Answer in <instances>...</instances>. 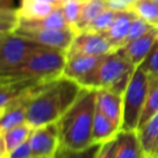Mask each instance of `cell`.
Instances as JSON below:
<instances>
[{"label":"cell","mask_w":158,"mask_h":158,"mask_svg":"<svg viewBox=\"0 0 158 158\" xmlns=\"http://www.w3.org/2000/svg\"><path fill=\"white\" fill-rule=\"evenodd\" d=\"M82 89L78 82L64 76L44 84L27 105L26 121L34 129L56 123L76 102Z\"/></svg>","instance_id":"6da1fadb"},{"label":"cell","mask_w":158,"mask_h":158,"mask_svg":"<svg viewBox=\"0 0 158 158\" xmlns=\"http://www.w3.org/2000/svg\"><path fill=\"white\" fill-rule=\"evenodd\" d=\"M97 89L84 88L73 106L57 121L61 148L82 149L92 144Z\"/></svg>","instance_id":"7a4b0ae2"},{"label":"cell","mask_w":158,"mask_h":158,"mask_svg":"<svg viewBox=\"0 0 158 158\" xmlns=\"http://www.w3.org/2000/svg\"><path fill=\"white\" fill-rule=\"evenodd\" d=\"M66 52L40 47L14 72L1 79H31L39 82H49L63 75L66 64Z\"/></svg>","instance_id":"3957f363"},{"label":"cell","mask_w":158,"mask_h":158,"mask_svg":"<svg viewBox=\"0 0 158 158\" xmlns=\"http://www.w3.org/2000/svg\"><path fill=\"white\" fill-rule=\"evenodd\" d=\"M135 68L117 50L104 56L95 72L82 84V88L107 89L123 95Z\"/></svg>","instance_id":"277c9868"},{"label":"cell","mask_w":158,"mask_h":158,"mask_svg":"<svg viewBox=\"0 0 158 158\" xmlns=\"http://www.w3.org/2000/svg\"><path fill=\"white\" fill-rule=\"evenodd\" d=\"M151 78L140 67L135 68L123 93V116L121 130L138 131L141 117L151 90Z\"/></svg>","instance_id":"5b68a950"},{"label":"cell","mask_w":158,"mask_h":158,"mask_svg":"<svg viewBox=\"0 0 158 158\" xmlns=\"http://www.w3.org/2000/svg\"><path fill=\"white\" fill-rule=\"evenodd\" d=\"M40 47L42 46L19 35L18 33L2 34L0 39L1 76H7L18 69L29 55Z\"/></svg>","instance_id":"8992f818"},{"label":"cell","mask_w":158,"mask_h":158,"mask_svg":"<svg viewBox=\"0 0 158 158\" xmlns=\"http://www.w3.org/2000/svg\"><path fill=\"white\" fill-rule=\"evenodd\" d=\"M19 35L36 42L46 48L54 49L67 52L77 35L70 28L67 29H36V28H23L19 27L15 31Z\"/></svg>","instance_id":"52a82bcc"},{"label":"cell","mask_w":158,"mask_h":158,"mask_svg":"<svg viewBox=\"0 0 158 158\" xmlns=\"http://www.w3.org/2000/svg\"><path fill=\"white\" fill-rule=\"evenodd\" d=\"M28 141L34 158H54L61 146L57 123L35 128Z\"/></svg>","instance_id":"ba28073f"},{"label":"cell","mask_w":158,"mask_h":158,"mask_svg":"<svg viewBox=\"0 0 158 158\" xmlns=\"http://www.w3.org/2000/svg\"><path fill=\"white\" fill-rule=\"evenodd\" d=\"M115 52L110 41L103 34L80 31L75 36L66 57L74 55H106Z\"/></svg>","instance_id":"9c48e42d"},{"label":"cell","mask_w":158,"mask_h":158,"mask_svg":"<svg viewBox=\"0 0 158 158\" xmlns=\"http://www.w3.org/2000/svg\"><path fill=\"white\" fill-rule=\"evenodd\" d=\"M105 55H74L67 57L62 76L82 84L95 72Z\"/></svg>","instance_id":"30bf717a"},{"label":"cell","mask_w":158,"mask_h":158,"mask_svg":"<svg viewBox=\"0 0 158 158\" xmlns=\"http://www.w3.org/2000/svg\"><path fill=\"white\" fill-rule=\"evenodd\" d=\"M97 107L121 130L123 116V94L107 89H98Z\"/></svg>","instance_id":"8fae6325"},{"label":"cell","mask_w":158,"mask_h":158,"mask_svg":"<svg viewBox=\"0 0 158 158\" xmlns=\"http://www.w3.org/2000/svg\"><path fill=\"white\" fill-rule=\"evenodd\" d=\"M158 40V27H154L151 31L144 36L129 42L123 48L119 49V52L125 55L135 67L140 66L149 53L151 49Z\"/></svg>","instance_id":"7c38bea8"},{"label":"cell","mask_w":158,"mask_h":158,"mask_svg":"<svg viewBox=\"0 0 158 158\" xmlns=\"http://www.w3.org/2000/svg\"><path fill=\"white\" fill-rule=\"evenodd\" d=\"M136 14L131 10L118 11L112 26L103 35L107 38L114 51L119 50L126 44L128 35L131 29L132 23L135 20Z\"/></svg>","instance_id":"4fadbf2b"},{"label":"cell","mask_w":158,"mask_h":158,"mask_svg":"<svg viewBox=\"0 0 158 158\" xmlns=\"http://www.w3.org/2000/svg\"><path fill=\"white\" fill-rule=\"evenodd\" d=\"M116 141V158H147L138 131L121 130Z\"/></svg>","instance_id":"5bb4252c"},{"label":"cell","mask_w":158,"mask_h":158,"mask_svg":"<svg viewBox=\"0 0 158 158\" xmlns=\"http://www.w3.org/2000/svg\"><path fill=\"white\" fill-rule=\"evenodd\" d=\"M34 128L28 123H24L20 126L7 130L0 133L1 136V151H0V158H7L8 154L18 147L19 145L29 140Z\"/></svg>","instance_id":"9a60e30c"},{"label":"cell","mask_w":158,"mask_h":158,"mask_svg":"<svg viewBox=\"0 0 158 158\" xmlns=\"http://www.w3.org/2000/svg\"><path fill=\"white\" fill-rule=\"evenodd\" d=\"M120 131L121 130L97 107L93 120L92 142L103 144L115 139Z\"/></svg>","instance_id":"2e32d148"},{"label":"cell","mask_w":158,"mask_h":158,"mask_svg":"<svg viewBox=\"0 0 158 158\" xmlns=\"http://www.w3.org/2000/svg\"><path fill=\"white\" fill-rule=\"evenodd\" d=\"M147 158H153L158 147V112L138 130Z\"/></svg>","instance_id":"e0dca14e"},{"label":"cell","mask_w":158,"mask_h":158,"mask_svg":"<svg viewBox=\"0 0 158 158\" xmlns=\"http://www.w3.org/2000/svg\"><path fill=\"white\" fill-rule=\"evenodd\" d=\"M23 28H36V29H67L69 28L64 18L61 6L56 7L52 13L48 16L39 20H21L20 26Z\"/></svg>","instance_id":"ac0fdd59"},{"label":"cell","mask_w":158,"mask_h":158,"mask_svg":"<svg viewBox=\"0 0 158 158\" xmlns=\"http://www.w3.org/2000/svg\"><path fill=\"white\" fill-rule=\"evenodd\" d=\"M56 7L60 6H54L40 0H21L20 8H18V10L21 20L31 21L46 18L52 13Z\"/></svg>","instance_id":"d6986e66"},{"label":"cell","mask_w":158,"mask_h":158,"mask_svg":"<svg viewBox=\"0 0 158 158\" xmlns=\"http://www.w3.org/2000/svg\"><path fill=\"white\" fill-rule=\"evenodd\" d=\"M27 105L28 103H16L0 113V133L27 123Z\"/></svg>","instance_id":"ffe728a7"},{"label":"cell","mask_w":158,"mask_h":158,"mask_svg":"<svg viewBox=\"0 0 158 158\" xmlns=\"http://www.w3.org/2000/svg\"><path fill=\"white\" fill-rule=\"evenodd\" d=\"M107 7L105 0H82V8L78 22V33L85 31Z\"/></svg>","instance_id":"44dd1931"},{"label":"cell","mask_w":158,"mask_h":158,"mask_svg":"<svg viewBox=\"0 0 158 158\" xmlns=\"http://www.w3.org/2000/svg\"><path fill=\"white\" fill-rule=\"evenodd\" d=\"M9 2H12V0H1V8H0V31H1V35L15 33L21 23L19 10L9 5Z\"/></svg>","instance_id":"7402d4cb"},{"label":"cell","mask_w":158,"mask_h":158,"mask_svg":"<svg viewBox=\"0 0 158 158\" xmlns=\"http://www.w3.org/2000/svg\"><path fill=\"white\" fill-rule=\"evenodd\" d=\"M130 10L140 19L146 21L153 26L158 27V10L154 0H136Z\"/></svg>","instance_id":"603a6c76"},{"label":"cell","mask_w":158,"mask_h":158,"mask_svg":"<svg viewBox=\"0 0 158 158\" xmlns=\"http://www.w3.org/2000/svg\"><path fill=\"white\" fill-rule=\"evenodd\" d=\"M68 27L78 34V22L82 8V0H68L61 5Z\"/></svg>","instance_id":"cb8c5ba5"},{"label":"cell","mask_w":158,"mask_h":158,"mask_svg":"<svg viewBox=\"0 0 158 158\" xmlns=\"http://www.w3.org/2000/svg\"><path fill=\"white\" fill-rule=\"evenodd\" d=\"M102 145L103 144L101 143H92L86 148L78 149V151L60 147L54 158H98Z\"/></svg>","instance_id":"d4e9b609"},{"label":"cell","mask_w":158,"mask_h":158,"mask_svg":"<svg viewBox=\"0 0 158 158\" xmlns=\"http://www.w3.org/2000/svg\"><path fill=\"white\" fill-rule=\"evenodd\" d=\"M118 11H115L112 9H106L103 11L85 31H92V33L104 34L108 31L112 24L114 23L115 19L117 16Z\"/></svg>","instance_id":"484cf974"},{"label":"cell","mask_w":158,"mask_h":158,"mask_svg":"<svg viewBox=\"0 0 158 158\" xmlns=\"http://www.w3.org/2000/svg\"><path fill=\"white\" fill-rule=\"evenodd\" d=\"M140 67L149 76L152 84L158 81V40L155 42Z\"/></svg>","instance_id":"4316f807"},{"label":"cell","mask_w":158,"mask_h":158,"mask_svg":"<svg viewBox=\"0 0 158 158\" xmlns=\"http://www.w3.org/2000/svg\"><path fill=\"white\" fill-rule=\"evenodd\" d=\"M157 112H158V81H156L153 82L151 86V90H149L146 104H145L144 110H143L142 117H141L139 129Z\"/></svg>","instance_id":"83f0119b"},{"label":"cell","mask_w":158,"mask_h":158,"mask_svg":"<svg viewBox=\"0 0 158 158\" xmlns=\"http://www.w3.org/2000/svg\"><path fill=\"white\" fill-rule=\"evenodd\" d=\"M154 27L155 26H153V25H151L149 23H147L146 21L142 20V19H140L139 16H136L135 20H134L133 23H132V26H131V29H130L129 35H128L126 44L133 41V40L138 39V38L142 37V36H144L145 34L151 31Z\"/></svg>","instance_id":"f1b7e54d"},{"label":"cell","mask_w":158,"mask_h":158,"mask_svg":"<svg viewBox=\"0 0 158 158\" xmlns=\"http://www.w3.org/2000/svg\"><path fill=\"white\" fill-rule=\"evenodd\" d=\"M7 158H34L31 147L29 144V141H26L23 144L19 145L14 149H12L8 154Z\"/></svg>","instance_id":"f546056e"},{"label":"cell","mask_w":158,"mask_h":158,"mask_svg":"<svg viewBox=\"0 0 158 158\" xmlns=\"http://www.w3.org/2000/svg\"><path fill=\"white\" fill-rule=\"evenodd\" d=\"M116 146H117L116 138L103 143L98 158H116Z\"/></svg>","instance_id":"4dcf8cb0"},{"label":"cell","mask_w":158,"mask_h":158,"mask_svg":"<svg viewBox=\"0 0 158 158\" xmlns=\"http://www.w3.org/2000/svg\"><path fill=\"white\" fill-rule=\"evenodd\" d=\"M107 7L115 11H126L130 10L136 0H105Z\"/></svg>","instance_id":"1f68e13d"},{"label":"cell","mask_w":158,"mask_h":158,"mask_svg":"<svg viewBox=\"0 0 158 158\" xmlns=\"http://www.w3.org/2000/svg\"><path fill=\"white\" fill-rule=\"evenodd\" d=\"M40 1H44V2L52 3V5H54V6H61V3H60V0H40Z\"/></svg>","instance_id":"d6a6232c"},{"label":"cell","mask_w":158,"mask_h":158,"mask_svg":"<svg viewBox=\"0 0 158 158\" xmlns=\"http://www.w3.org/2000/svg\"><path fill=\"white\" fill-rule=\"evenodd\" d=\"M153 158H158V147H157V149H156V152H155V154H154V156H153Z\"/></svg>","instance_id":"836d02e7"},{"label":"cell","mask_w":158,"mask_h":158,"mask_svg":"<svg viewBox=\"0 0 158 158\" xmlns=\"http://www.w3.org/2000/svg\"><path fill=\"white\" fill-rule=\"evenodd\" d=\"M154 2H155L156 7H157V10H158V0H154Z\"/></svg>","instance_id":"e575fe53"}]
</instances>
